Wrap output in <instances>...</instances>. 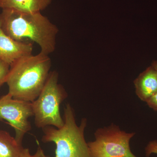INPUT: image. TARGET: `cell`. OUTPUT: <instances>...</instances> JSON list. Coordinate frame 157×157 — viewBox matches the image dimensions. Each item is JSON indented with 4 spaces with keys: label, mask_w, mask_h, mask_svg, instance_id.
Segmentation results:
<instances>
[{
    "label": "cell",
    "mask_w": 157,
    "mask_h": 157,
    "mask_svg": "<svg viewBox=\"0 0 157 157\" xmlns=\"http://www.w3.org/2000/svg\"><path fill=\"white\" fill-rule=\"evenodd\" d=\"M10 68V64L0 60V88L6 82Z\"/></svg>",
    "instance_id": "8fae6325"
},
{
    "label": "cell",
    "mask_w": 157,
    "mask_h": 157,
    "mask_svg": "<svg viewBox=\"0 0 157 157\" xmlns=\"http://www.w3.org/2000/svg\"><path fill=\"white\" fill-rule=\"evenodd\" d=\"M0 25L5 34L15 41L36 43L42 53L49 55L55 50L59 29L41 12L3 9Z\"/></svg>",
    "instance_id": "6da1fadb"
},
{
    "label": "cell",
    "mask_w": 157,
    "mask_h": 157,
    "mask_svg": "<svg viewBox=\"0 0 157 157\" xmlns=\"http://www.w3.org/2000/svg\"><path fill=\"white\" fill-rule=\"evenodd\" d=\"M149 107L157 111V93L146 101Z\"/></svg>",
    "instance_id": "5bb4252c"
},
{
    "label": "cell",
    "mask_w": 157,
    "mask_h": 157,
    "mask_svg": "<svg viewBox=\"0 0 157 157\" xmlns=\"http://www.w3.org/2000/svg\"><path fill=\"white\" fill-rule=\"evenodd\" d=\"M58 80L57 72L51 71L42 91L32 102L34 121L37 128L53 126L60 128L63 126L64 121L60 114V106L67 94Z\"/></svg>",
    "instance_id": "277c9868"
},
{
    "label": "cell",
    "mask_w": 157,
    "mask_h": 157,
    "mask_svg": "<svg viewBox=\"0 0 157 157\" xmlns=\"http://www.w3.org/2000/svg\"><path fill=\"white\" fill-rule=\"evenodd\" d=\"M52 62L40 52L22 57L10 66L6 83L12 98L33 102L42 91L49 76Z\"/></svg>",
    "instance_id": "7a4b0ae2"
},
{
    "label": "cell",
    "mask_w": 157,
    "mask_h": 157,
    "mask_svg": "<svg viewBox=\"0 0 157 157\" xmlns=\"http://www.w3.org/2000/svg\"><path fill=\"white\" fill-rule=\"evenodd\" d=\"M152 66L156 69L157 71V61H154L152 63Z\"/></svg>",
    "instance_id": "9a60e30c"
},
{
    "label": "cell",
    "mask_w": 157,
    "mask_h": 157,
    "mask_svg": "<svg viewBox=\"0 0 157 157\" xmlns=\"http://www.w3.org/2000/svg\"><path fill=\"white\" fill-rule=\"evenodd\" d=\"M33 116L32 102L14 99L9 93L0 98V121H7L14 129L15 139L21 144L32 128L29 119Z\"/></svg>",
    "instance_id": "8992f818"
},
{
    "label": "cell",
    "mask_w": 157,
    "mask_h": 157,
    "mask_svg": "<svg viewBox=\"0 0 157 157\" xmlns=\"http://www.w3.org/2000/svg\"><path fill=\"white\" fill-rule=\"evenodd\" d=\"M51 2L52 0H0V9L34 13L45 10Z\"/></svg>",
    "instance_id": "9c48e42d"
},
{
    "label": "cell",
    "mask_w": 157,
    "mask_h": 157,
    "mask_svg": "<svg viewBox=\"0 0 157 157\" xmlns=\"http://www.w3.org/2000/svg\"><path fill=\"white\" fill-rule=\"evenodd\" d=\"M111 125L98 129L95 140L87 143L91 157H137L132 153L130 141L135 135Z\"/></svg>",
    "instance_id": "5b68a950"
},
{
    "label": "cell",
    "mask_w": 157,
    "mask_h": 157,
    "mask_svg": "<svg viewBox=\"0 0 157 157\" xmlns=\"http://www.w3.org/2000/svg\"><path fill=\"white\" fill-rule=\"evenodd\" d=\"M19 157H50L46 155L42 148L39 146L35 154L32 155L28 148H23Z\"/></svg>",
    "instance_id": "7c38bea8"
},
{
    "label": "cell",
    "mask_w": 157,
    "mask_h": 157,
    "mask_svg": "<svg viewBox=\"0 0 157 157\" xmlns=\"http://www.w3.org/2000/svg\"><path fill=\"white\" fill-rule=\"evenodd\" d=\"M63 126L43 128L44 143L53 142L56 145L55 157H91L84 137L86 120L82 119L80 125L76 122L75 113L70 104L64 108Z\"/></svg>",
    "instance_id": "3957f363"
},
{
    "label": "cell",
    "mask_w": 157,
    "mask_h": 157,
    "mask_svg": "<svg viewBox=\"0 0 157 157\" xmlns=\"http://www.w3.org/2000/svg\"><path fill=\"white\" fill-rule=\"evenodd\" d=\"M157 154V140H153L148 144L145 148V154L147 157H149L152 154Z\"/></svg>",
    "instance_id": "4fadbf2b"
},
{
    "label": "cell",
    "mask_w": 157,
    "mask_h": 157,
    "mask_svg": "<svg viewBox=\"0 0 157 157\" xmlns=\"http://www.w3.org/2000/svg\"><path fill=\"white\" fill-rule=\"evenodd\" d=\"M23 148L9 132L0 131V157H19Z\"/></svg>",
    "instance_id": "30bf717a"
},
{
    "label": "cell",
    "mask_w": 157,
    "mask_h": 157,
    "mask_svg": "<svg viewBox=\"0 0 157 157\" xmlns=\"http://www.w3.org/2000/svg\"><path fill=\"white\" fill-rule=\"evenodd\" d=\"M136 94L146 102L157 93V71L152 66L140 73L134 81Z\"/></svg>",
    "instance_id": "ba28073f"
},
{
    "label": "cell",
    "mask_w": 157,
    "mask_h": 157,
    "mask_svg": "<svg viewBox=\"0 0 157 157\" xmlns=\"http://www.w3.org/2000/svg\"><path fill=\"white\" fill-rule=\"evenodd\" d=\"M33 44L11 39L5 34L0 25V60L10 66L21 58L32 54Z\"/></svg>",
    "instance_id": "52a82bcc"
}]
</instances>
